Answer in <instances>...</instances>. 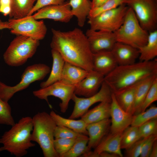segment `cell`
Instances as JSON below:
<instances>
[{"label":"cell","instance_id":"obj_1","mask_svg":"<svg viewBox=\"0 0 157 157\" xmlns=\"http://www.w3.org/2000/svg\"><path fill=\"white\" fill-rule=\"evenodd\" d=\"M50 46L60 54L65 61L88 71L93 70L92 56L87 37L78 28L67 31L51 29Z\"/></svg>","mask_w":157,"mask_h":157},{"label":"cell","instance_id":"obj_2","mask_svg":"<svg viewBox=\"0 0 157 157\" xmlns=\"http://www.w3.org/2000/svg\"><path fill=\"white\" fill-rule=\"evenodd\" d=\"M157 74V60L140 61L118 65L104 76V81L112 92L134 85L145 78Z\"/></svg>","mask_w":157,"mask_h":157},{"label":"cell","instance_id":"obj_3","mask_svg":"<svg viewBox=\"0 0 157 157\" xmlns=\"http://www.w3.org/2000/svg\"><path fill=\"white\" fill-rule=\"evenodd\" d=\"M32 118L23 117L5 132L0 138V152L6 151L16 157L26 155L30 148L35 146L32 142L31 133L33 129Z\"/></svg>","mask_w":157,"mask_h":157},{"label":"cell","instance_id":"obj_4","mask_svg":"<svg viewBox=\"0 0 157 157\" xmlns=\"http://www.w3.org/2000/svg\"><path fill=\"white\" fill-rule=\"evenodd\" d=\"M32 141L36 142L44 157H59L53 145L54 132L57 126L50 115L45 112H39L32 117Z\"/></svg>","mask_w":157,"mask_h":157},{"label":"cell","instance_id":"obj_5","mask_svg":"<svg viewBox=\"0 0 157 157\" xmlns=\"http://www.w3.org/2000/svg\"><path fill=\"white\" fill-rule=\"evenodd\" d=\"M114 33L117 42L138 49L147 43L149 35L141 26L133 10L129 7L123 24Z\"/></svg>","mask_w":157,"mask_h":157},{"label":"cell","instance_id":"obj_6","mask_svg":"<svg viewBox=\"0 0 157 157\" xmlns=\"http://www.w3.org/2000/svg\"><path fill=\"white\" fill-rule=\"evenodd\" d=\"M39 44V40L27 36L17 35L4 53V60L10 66L22 65L34 55Z\"/></svg>","mask_w":157,"mask_h":157},{"label":"cell","instance_id":"obj_7","mask_svg":"<svg viewBox=\"0 0 157 157\" xmlns=\"http://www.w3.org/2000/svg\"><path fill=\"white\" fill-rule=\"evenodd\" d=\"M50 71L49 67L44 64L28 66L22 74L20 82L15 86H9L0 82V98L8 102L15 94L26 89L33 82L43 80Z\"/></svg>","mask_w":157,"mask_h":157},{"label":"cell","instance_id":"obj_8","mask_svg":"<svg viewBox=\"0 0 157 157\" xmlns=\"http://www.w3.org/2000/svg\"><path fill=\"white\" fill-rule=\"evenodd\" d=\"M129 8L123 4L114 9L105 11L94 17H88L90 29L114 32L123 24Z\"/></svg>","mask_w":157,"mask_h":157},{"label":"cell","instance_id":"obj_9","mask_svg":"<svg viewBox=\"0 0 157 157\" xmlns=\"http://www.w3.org/2000/svg\"><path fill=\"white\" fill-rule=\"evenodd\" d=\"M131 8L142 28L149 33L157 29V0H124Z\"/></svg>","mask_w":157,"mask_h":157},{"label":"cell","instance_id":"obj_10","mask_svg":"<svg viewBox=\"0 0 157 157\" xmlns=\"http://www.w3.org/2000/svg\"><path fill=\"white\" fill-rule=\"evenodd\" d=\"M10 32L13 34L29 37L38 40L44 38L47 28L43 20L38 21L32 15L23 18H10L8 21Z\"/></svg>","mask_w":157,"mask_h":157},{"label":"cell","instance_id":"obj_11","mask_svg":"<svg viewBox=\"0 0 157 157\" xmlns=\"http://www.w3.org/2000/svg\"><path fill=\"white\" fill-rule=\"evenodd\" d=\"M112 93L109 87L104 81L99 90L92 96L79 97L74 93L71 100L74 102V106L69 118L74 119L81 117L90 107L96 103L104 101L111 103Z\"/></svg>","mask_w":157,"mask_h":157},{"label":"cell","instance_id":"obj_12","mask_svg":"<svg viewBox=\"0 0 157 157\" xmlns=\"http://www.w3.org/2000/svg\"><path fill=\"white\" fill-rule=\"evenodd\" d=\"M75 87L58 81L46 87L34 91L33 93L38 98L45 100L51 107L48 97L53 96L59 98L61 101L59 104L60 111L65 113L68 109L69 101L74 94Z\"/></svg>","mask_w":157,"mask_h":157},{"label":"cell","instance_id":"obj_13","mask_svg":"<svg viewBox=\"0 0 157 157\" xmlns=\"http://www.w3.org/2000/svg\"><path fill=\"white\" fill-rule=\"evenodd\" d=\"M93 53L102 51H111L117 42L114 32L88 29L85 34Z\"/></svg>","mask_w":157,"mask_h":157},{"label":"cell","instance_id":"obj_14","mask_svg":"<svg viewBox=\"0 0 157 157\" xmlns=\"http://www.w3.org/2000/svg\"><path fill=\"white\" fill-rule=\"evenodd\" d=\"M36 12L32 15L37 20L50 19L55 21L67 23L73 16L68 1L61 4L45 6Z\"/></svg>","mask_w":157,"mask_h":157},{"label":"cell","instance_id":"obj_15","mask_svg":"<svg viewBox=\"0 0 157 157\" xmlns=\"http://www.w3.org/2000/svg\"><path fill=\"white\" fill-rule=\"evenodd\" d=\"M111 125L110 131L113 133L123 132L131 125L133 115L124 110L118 104L112 93L110 103Z\"/></svg>","mask_w":157,"mask_h":157},{"label":"cell","instance_id":"obj_16","mask_svg":"<svg viewBox=\"0 0 157 157\" xmlns=\"http://www.w3.org/2000/svg\"><path fill=\"white\" fill-rule=\"evenodd\" d=\"M105 76L92 70L78 84L76 85L74 93L76 95L87 97L97 93L104 81Z\"/></svg>","mask_w":157,"mask_h":157},{"label":"cell","instance_id":"obj_17","mask_svg":"<svg viewBox=\"0 0 157 157\" xmlns=\"http://www.w3.org/2000/svg\"><path fill=\"white\" fill-rule=\"evenodd\" d=\"M111 120L109 118L87 125L88 141L87 146L91 150L94 149L110 132Z\"/></svg>","mask_w":157,"mask_h":157},{"label":"cell","instance_id":"obj_18","mask_svg":"<svg viewBox=\"0 0 157 157\" xmlns=\"http://www.w3.org/2000/svg\"><path fill=\"white\" fill-rule=\"evenodd\" d=\"M111 51L118 65L134 63L139 56L138 49L118 42L115 43Z\"/></svg>","mask_w":157,"mask_h":157},{"label":"cell","instance_id":"obj_19","mask_svg":"<svg viewBox=\"0 0 157 157\" xmlns=\"http://www.w3.org/2000/svg\"><path fill=\"white\" fill-rule=\"evenodd\" d=\"M93 70L104 76L118 65L111 51H102L93 53Z\"/></svg>","mask_w":157,"mask_h":157},{"label":"cell","instance_id":"obj_20","mask_svg":"<svg viewBox=\"0 0 157 157\" xmlns=\"http://www.w3.org/2000/svg\"><path fill=\"white\" fill-rule=\"evenodd\" d=\"M122 133H113L110 131L94 149L93 152L97 157L103 152L113 153L119 157H123L120 146Z\"/></svg>","mask_w":157,"mask_h":157},{"label":"cell","instance_id":"obj_21","mask_svg":"<svg viewBox=\"0 0 157 157\" xmlns=\"http://www.w3.org/2000/svg\"><path fill=\"white\" fill-rule=\"evenodd\" d=\"M89 71L65 61L60 81L76 86L88 74Z\"/></svg>","mask_w":157,"mask_h":157},{"label":"cell","instance_id":"obj_22","mask_svg":"<svg viewBox=\"0 0 157 157\" xmlns=\"http://www.w3.org/2000/svg\"><path fill=\"white\" fill-rule=\"evenodd\" d=\"M157 74L150 76L137 83L136 87L134 104L131 114L133 115L139 113L140 107Z\"/></svg>","mask_w":157,"mask_h":157},{"label":"cell","instance_id":"obj_23","mask_svg":"<svg viewBox=\"0 0 157 157\" xmlns=\"http://www.w3.org/2000/svg\"><path fill=\"white\" fill-rule=\"evenodd\" d=\"M110 103L102 102L93 108L88 110L81 117L87 125L109 118L110 117Z\"/></svg>","mask_w":157,"mask_h":157},{"label":"cell","instance_id":"obj_24","mask_svg":"<svg viewBox=\"0 0 157 157\" xmlns=\"http://www.w3.org/2000/svg\"><path fill=\"white\" fill-rule=\"evenodd\" d=\"M137 83L113 92L119 106L131 114Z\"/></svg>","mask_w":157,"mask_h":157},{"label":"cell","instance_id":"obj_25","mask_svg":"<svg viewBox=\"0 0 157 157\" xmlns=\"http://www.w3.org/2000/svg\"><path fill=\"white\" fill-rule=\"evenodd\" d=\"M51 53L53 64L48 79L40 84L41 88L48 86L58 81L60 78L65 61L60 53L52 49Z\"/></svg>","mask_w":157,"mask_h":157},{"label":"cell","instance_id":"obj_26","mask_svg":"<svg viewBox=\"0 0 157 157\" xmlns=\"http://www.w3.org/2000/svg\"><path fill=\"white\" fill-rule=\"evenodd\" d=\"M69 3L72 14L77 18L78 26L83 27L92 9L91 1L89 0H69Z\"/></svg>","mask_w":157,"mask_h":157},{"label":"cell","instance_id":"obj_27","mask_svg":"<svg viewBox=\"0 0 157 157\" xmlns=\"http://www.w3.org/2000/svg\"><path fill=\"white\" fill-rule=\"evenodd\" d=\"M140 61L152 60L157 56V30L149 33L147 42L138 49Z\"/></svg>","mask_w":157,"mask_h":157},{"label":"cell","instance_id":"obj_28","mask_svg":"<svg viewBox=\"0 0 157 157\" xmlns=\"http://www.w3.org/2000/svg\"><path fill=\"white\" fill-rule=\"evenodd\" d=\"M50 115L54 121L57 126H63L70 129L80 133L88 136L86 127L87 124L81 119L75 120L70 118H66L51 111Z\"/></svg>","mask_w":157,"mask_h":157},{"label":"cell","instance_id":"obj_29","mask_svg":"<svg viewBox=\"0 0 157 157\" xmlns=\"http://www.w3.org/2000/svg\"><path fill=\"white\" fill-rule=\"evenodd\" d=\"M10 18L19 19L27 16L37 0H11Z\"/></svg>","mask_w":157,"mask_h":157},{"label":"cell","instance_id":"obj_30","mask_svg":"<svg viewBox=\"0 0 157 157\" xmlns=\"http://www.w3.org/2000/svg\"><path fill=\"white\" fill-rule=\"evenodd\" d=\"M88 141V136L82 134L77 138L70 149L60 157H77L82 156L90 150L87 146Z\"/></svg>","mask_w":157,"mask_h":157},{"label":"cell","instance_id":"obj_31","mask_svg":"<svg viewBox=\"0 0 157 157\" xmlns=\"http://www.w3.org/2000/svg\"><path fill=\"white\" fill-rule=\"evenodd\" d=\"M141 138L138 127L129 126L122 132L120 142L121 149H127Z\"/></svg>","mask_w":157,"mask_h":157},{"label":"cell","instance_id":"obj_32","mask_svg":"<svg viewBox=\"0 0 157 157\" xmlns=\"http://www.w3.org/2000/svg\"><path fill=\"white\" fill-rule=\"evenodd\" d=\"M157 117V107L151 106L144 111L133 115L131 125L139 127L147 121Z\"/></svg>","mask_w":157,"mask_h":157},{"label":"cell","instance_id":"obj_33","mask_svg":"<svg viewBox=\"0 0 157 157\" xmlns=\"http://www.w3.org/2000/svg\"><path fill=\"white\" fill-rule=\"evenodd\" d=\"M15 123L10 106L0 98V124L12 126Z\"/></svg>","mask_w":157,"mask_h":157},{"label":"cell","instance_id":"obj_34","mask_svg":"<svg viewBox=\"0 0 157 157\" xmlns=\"http://www.w3.org/2000/svg\"><path fill=\"white\" fill-rule=\"evenodd\" d=\"M77 138H58L54 139L53 142L54 147L59 157L67 152L70 149Z\"/></svg>","mask_w":157,"mask_h":157},{"label":"cell","instance_id":"obj_35","mask_svg":"<svg viewBox=\"0 0 157 157\" xmlns=\"http://www.w3.org/2000/svg\"><path fill=\"white\" fill-rule=\"evenodd\" d=\"M124 0H108L101 6L92 9L87 18L95 17L105 11L116 8L123 4Z\"/></svg>","mask_w":157,"mask_h":157},{"label":"cell","instance_id":"obj_36","mask_svg":"<svg viewBox=\"0 0 157 157\" xmlns=\"http://www.w3.org/2000/svg\"><path fill=\"white\" fill-rule=\"evenodd\" d=\"M157 100V78L154 80L150 88L140 107L139 113L144 111L153 103Z\"/></svg>","mask_w":157,"mask_h":157},{"label":"cell","instance_id":"obj_37","mask_svg":"<svg viewBox=\"0 0 157 157\" xmlns=\"http://www.w3.org/2000/svg\"><path fill=\"white\" fill-rule=\"evenodd\" d=\"M141 138H146L154 134H157V119H154L145 123L139 127Z\"/></svg>","mask_w":157,"mask_h":157},{"label":"cell","instance_id":"obj_38","mask_svg":"<svg viewBox=\"0 0 157 157\" xmlns=\"http://www.w3.org/2000/svg\"><path fill=\"white\" fill-rule=\"evenodd\" d=\"M82 134L63 126H57L54 132L55 139L76 138Z\"/></svg>","mask_w":157,"mask_h":157},{"label":"cell","instance_id":"obj_39","mask_svg":"<svg viewBox=\"0 0 157 157\" xmlns=\"http://www.w3.org/2000/svg\"><path fill=\"white\" fill-rule=\"evenodd\" d=\"M157 140V134H154L145 138L143 143L140 155L141 157H149L154 142Z\"/></svg>","mask_w":157,"mask_h":157},{"label":"cell","instance_id":"obj_40","mask_svg":"<svg viewBox=\"0 0 157 157\" xmlns=\"http://www.w3.org/2000/svg\"><path fill=\"white\" fill-rule=\"evenodd\" d=\"M68 0H37L36 3L27 15H31L38 10L46 6L61 4Z\"/></svg>","mask_w":157,"mask_h":157},{"label":"cell","instance_id":"obj_41","mask_svg":"<svg viewBox=\"0 0 157 157\" xmlns=\"http://www.w3.org/2000/svg\"><path fill=\"white\" fill-rule=\"evenodd\" d=\"M145 138H141L130 147L126 150L125 156L127 157H138L141 154L142 146Z\"/></svg>","mask_w":157,"mask_h":157},{"label":"cell","instance_id":"obj_42","mask_svg":"<svg viewBox=\"0 0 157 157\" xmlns=\"http://www.w3.org/2000/svg\"><path fill=\"white\" fill-rule=\"evenodd\" d=\"M108 0H92V9L99 7L105 3Z\"/></svg>","mask_w":157,"mask_h":157},{"label":"cell","instance_id":"obj_43","mask_svg":"<svg viewBox=\"0 0 157 157\" xmlns=\"http://www.w3.org/2000/svg\"><path fill=\"white\" fill-rule=\"evenodd\" d=\"M157 157V140L154 142L149 157Z\"/></svg>","mask_w":157,"mask_h":157},{"label":"cell","instance_id":"obj_44","mask_svg":"<svg viewBox=\"0 0 157 157\" xmlns=\"http://www.w3.org/2000/svg\"><path fill=\"white\" fill-rule=\"evenodd\" d=\"M11 0H0V9L6 7H11Z\"/></svg>","mask_w":157,"mask_h":157},{"label":"cell","instance_id":"obj_45","mask_svg":"<svg viewBox=\"0 0 157 157\" xmlns=\"http://www.w3.org/2000/svg\"><path fill=\"white\" fill-rule=\"evenodd\" d=\"M99 157H119L116 154L106 152L100 153L99 154Z\"/></svg>","mask_w":157,"mask_h":157},{"label":"cell","instance_id":"obj_46","mask_svg":"<svg viewBox=\"0 0 157 157\" xmlns=\"http://www.w3.org/2000/svg\"><path fill=\"white\" fill-rule=\"evenodd\" d=\"M6 28L10 29L8 21L3 22L0 19V30Z\"/></svg>","mask_w":157,"mask_h":157},{"label":"cell","instance_id":"obj_47","mask_svg":"<svg viewBox=\"0 0 157 157\" xmlns=\"http://www.w3.org/2000/svg\"></svg>","mask_w":157,"mask_h":157}]
</instances>
